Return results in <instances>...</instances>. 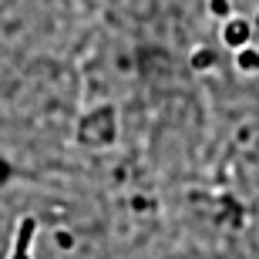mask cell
<instances>
[{
    "label": "cell",
    "instance_id": "1",
    "mask_svg": "<svg viewBox=\"0 0 259 259\" xmlns=\"http://www.w3.org/2000/svg\"><path fill=\"white\" fill-rule=\"evenodd\" d=\"M219 40L226 44L229 51H242V48H249L252 44V24L246 17H232L222 24L219 30Z\"/></svg>",
    "mask_w": 259,
    "mask_h": 259
},
{
    "label": "cell",
    "instance_id": "2",
    "mask_svg": "<svg viewBox=\"0 0 259 259\" xmlns=\"http://www.w3.org/2000/svg\"><path fill=\"white\" fill-rule=\"evenodd\" d=\"M236 67H239L242 74H259V48L256 44L236 51Z\"/></svg>",
    "mask_w": 259,
    "mask_h": 259
},
{
    "label": "cell",
    "instance_id": "3",
    "mask_svg": "<svg viewBox=\"0 0 259 259\" xmlns=\"http://www.w3.org/2000/svg\"><path fill=\"white\" fill-rule=\"evenodd\" d=\"M189 64H192V71H212V67H215V51L195 48L192 58H189Z\"/></svg>",
    "mask_w": 259,
    "mask_h": 259
},
{
    "label": "cell",
    "instance_id": "4",
    "mask_svg": "<svg viewBox=\"0 0 259 259\" xmlns=\"http://www.w3.org/2000/svg\"><path fill=\"white\" fill-rule=\"evenodd\" d=\"M209 14H212L215 20H222V24L236 17V14H232V4H229V0H209Z\"/></svg>",
    "mask_w": 259,
    "mask_h": 259
}]
</instances>
